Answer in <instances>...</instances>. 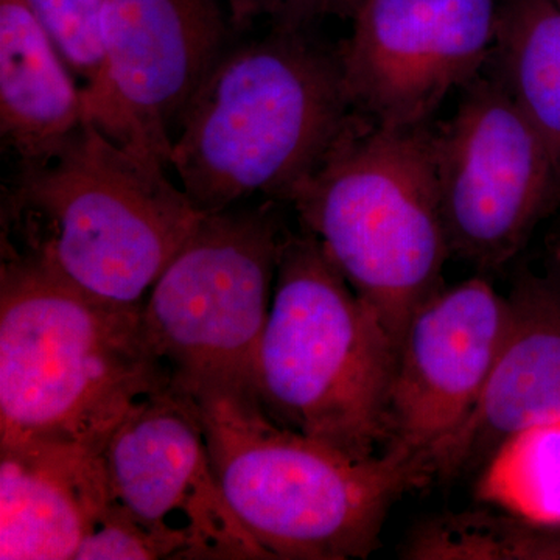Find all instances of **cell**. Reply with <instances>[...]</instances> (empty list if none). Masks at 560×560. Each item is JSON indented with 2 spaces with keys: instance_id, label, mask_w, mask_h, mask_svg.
Segmentation results:
<instances>
[{
  "instance_id": "1",
  "label": "cell",
  "mask_w": 560,
  "mask_h": 560,
  "mask_svg": "<svg viewBox=\"0 0 560 560\" xmlns=\"http://www.w3.org/2000/svg\"><path fill=\"white\" fill-rule=\"evenodd\" d=\"M165 168L84 120L49 153L20 162L3 198L2 260L142 312L205 217Z\"/></svg>"
},
{
  "instance_id": "2",
  "label": "cell",
  "mask_w": 560,
  "mask_h": 560,
  "mask_svg": "<svg viewBox=\"0 0 560 560\" xmlns=\"http://www.w3.org/2000/svg\"><path fill=\"white\" fill-rule=\"evenodd\" d=\"M338 54L305 31L226 50L184 114L171 167L202 213L285 201L352 119Z\"/></svg>"
},
{
  "instance_id": "3",
  "label": "cell",
  "mask_w": 560,
  "mask_h": 560,
  "mask_svg": "<svg viewBox=\"0 0 560 560\" xmlns=\"http://www.w3.org/2000/svg\"><path fill=\"white\" fill-rule=\"evenodd\" d=\"M140 315L2 260L0 447L72 445L103 453L132 411L171 389Z\"/></svg>"
},
{
  "instance_id": "4",
  "label": "cell",
  "mask_w": 560,
  "mask_h": 560,
  "mask_svg": "<svg viewBox=\"0 0 560 560\" xmlns=\"http://www.w3.org/2000/svg\"><path fill=\"white\" fill-rule=\"evenodd\" d=\"M191 397L224 495L275 560L370 558L390 508L431 481L405 453L355 459L283 429L250 394Z\"/></svg>"
},
{
  "instance_id": "5",
  "label": "cell",
  "mask_w": 560,
  "mask_h": 560,
  "mask_svg": "<svg viewBox=\"0 0 560 560\" xmlns=\"http://www.w3.org/2000/svg\"><path fill=\"white\" fill-rule=\"evenodd\" d=\"M285 201L399 348L452 256L430 124L388 128L353 113Z\"/></svg>"
},
{
  "instance_id": "6",
  "label": "cell",
  "mask_w": 560,
  "mask_h": 560,
  "mask_svg": "<svg viewBox=\"0 0 560 560\" xmlns=\"http://www.w3.org/2000/svg\"><path fill=\"white\" fill-rule=\"evenodd\" d=\"M397 349L318 238L289 232L254 370V396L283 429L350 458L388 444Z\"/></svg>"
},
{
  "instance_id": "7",
  "label": "cell",
  "mask_w": 560,
  "mask_h": 560,
  "mask_svg": "<svg viewBox=\"0 0 560 560\" xmlns=\"http://www.w3.org/2000/svg\"><path fill=\"white\" fill-rule=\"evenodd\" d=\"M287 235L272 201L232 206L205 213L168 261L143 304L140 327L173 389L254 396Z\"/></svg>"
},
{
  "instance_id": "8",
  "label": "cell",
  "mask_w": 560,
  "mask_h": 560,
  "mask_svg": "<svg viewBox=\"0 0 560 560\" xmlns=\"http://www.w3.org/2000/svg\"><path fill=\"white\" fill-rule=\"evenodd\" d=\"M434 131L438 191L452 256L482 272L510 264L560 202V165L495 75L463 88Z\"/></svg>"
},
{
  "instance_id": "9",
  "label": "cell",
  "mask_w": 560,
  "mask_h": 560,
  "mask_svg": "<svg viewBox=\"0 0 560 560\" xmlns=\"http://www.w3.org/2000/svg\"><path fill=\"white\" fill-rule=\"evenodd\" d=\"M231 32L221 0H103L105 80L84 120L171 167L184 114Z\"/></svg>"
},
{
  "instance_id": "10",
  "label": "cell",
  "mask_w": 560,
  "mask_h": 560,
  "mask_svg": "<svg viewBox=\"0 0 560 560\" xmlns=\"http://www.w3.org/2000/svg\"><path fill=\"white\" fill-rule=\"evenodd\" d=\"M500 0H361L337 51L353 113L388 128L429 124L492 57Z\"/></svg>"
},
{
  "instance_id": "11",
  "label": "cell",
  "mask_w": 560,
  "mask_h": 560,
  "mask_svg": "<svg viewBox=\"0 0 560 560\" xmlns=\"http://www.w3.org/2000/svg\"><path fill=\"white\" fill-rule=\"evenodd\" d=\"M102 455L114 499L184 559L275 560L224 495L190 394L171 388L143 401Z\"/></svg>"
},
{
  "instance_id": "12",
  "label": "cell",
  "mask_w": 560,
  "mask_h": 560,
  "mask_svg": "<svg viewBox=\"0 0 560 560\" xmlns=\"http://www.w3.org/2000/svg\"><path fill=\"white\" fill-rule=\"evenodd\" d=\"M508 324V296L482 278L444 285L412 313L397 348L385 451L422 460L430 474V456L477 408Z\"/></svg>"
},
{
  "instance_id": "13",
  "label": "cell",
  "mask_w": 560,
  "mask_h": 560,
  "mask_svg": "<svg viewBox=\"0 0 560 560\" xmlns=\"http://www.w3.org/2000/svg\"><path fill=\"white\" fill-rule=\"evenodd\" d=\"M515 280L510 324L477 408L429 459L431 478L482 467L512 434L560 420V265Z\"/></svg>"
},
{
  "instance_id": "14",
  "label": "cell",
  "mask_w": 560,
  "mask_h": 560,
  "mask_svg": "<svg viewBox=\"0 0 560 560\" xmlns=\"http://www.w3.org/2000/svg\"><path fill=\"white\" fill-rule=\"evenodd\" d=\"M110 499L102 453L0 447V559L75 560L92 517Z\"/></svg>"
},
{
  "instance_id": "15",
  "label": "cell",
  "mask_w": 560,
  "mask_h": 560,
  "mask_svg": "<svg viewBox=\"0 0 560 560\" xmlns=\"http://www.w3.org/2000/svg\"><path fill=\"white\" fill-rule=\"evenodd\" d=\"M84 121L68 65L28 0H0V132L20 162L38 160Z\"/></svg>"
},
{
  "instance_id": "16",
  "label": "cell",
  "mask_w": 560,
  "mask_h": 560,
  "mask_svg": "<svg viewBox=\"0 0 560 560\" xmlns=\"http://www.w3.org/2000/svg\"><path fill=\"white\" fill-rule=\"evenodd\" d=\"M490 60L560 165V0H500Z\"/></svg>"
},
{
  "instance_id": "17",
  "label": "cell",
  "mask_w": 560,
  "mask_h": 560,
  "mask_svg": "<svg viewBox=\"0 0 560 560\" xmlns=\"http://www.w3.org/2000/svg\"><path fill=\"white\" fill-rule=\"evenodd\" d=\"M477 497L525 521L560 526V420L508 438L481 467Z\"/></svg>"
},
{
  "instance_id": "18",
  "label": "cell",
  "mask_w": 560,
  "mask_h": 560,
  "mask_svg": "<svg viewBox=\"0 0 560 560\" xmlns=\"http://www.w3.org/2000/svg\"><path fill=\"white\" fill-rule=\"evenodd\" d=\"M44 31L75 77L86 108L105 80L103 0H28Z\"/></svg>"
},
{
  "instance_id": "19",
  "label": "cell",
  "mask_w": 560,
  "mask_h": 560,
  "mask_svg": "<svg viewBox=\"0 0 560 560\" xmlns=\"http://www.w3.org/2000/svg\"><path fill=\"white\" fill-rule=\"evenodd\" d=\"M184 560L175 541L140 523L124 504L110 499L92 517L75 560Z\"/></svg>"
},
{
  "instance_id": "20",
  "label": "cell",
  "mask_w": 560,
  "mask_h": 560,
  "mask_svg": "<svg viewBox=\"0 0 560 560\" xmlns=\"http://www.w3.org/2000/svg\"><path fill=\"white\" fill-rule=\"evenodd\" d=\"M474 550L480 560H560V526L482 511L474 525Z\"/></svg>"
},
{
  "instance_id": "21",
  "label": "cell",
  "mask_w": 560,
  "mask_h": 560,
  "mask_svg": "<svg viewBox=\"0 0 560 560\" xmlns=\"http://www.w3.org/2000/svg\"><path fill=\"white\" fill-rule=\"evenodd\" d=\"M226 10L232 32L248 31L254 22L272 20L275 0H221Z\"/></svg>"
},
{
  "instance_id": "22",
  "label": "cell",
  "mask_w": 560,
  "mask_h": 560,
  "mask_svg": "<svg viewBox=\"0 0 560 560\" xmlns=\"http://www.w3.org/2000/svg\"><path fill=\"white\" fill-rule=\"evenodd\" d=\"M551 256L556 265H560V231L551 242Z\"/></svg>"
}]
</instances>
